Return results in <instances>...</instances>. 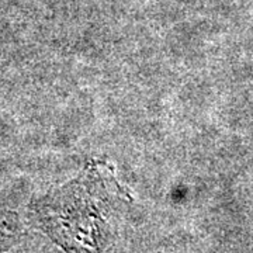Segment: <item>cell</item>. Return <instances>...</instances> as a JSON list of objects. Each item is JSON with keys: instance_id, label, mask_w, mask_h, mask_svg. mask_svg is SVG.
Returning a JSON list of instances; mask_svg holds the SVG:
<instances>
[{"instance_id": "obj_1", "label": "cell", "mask_w": 253, "mask_h": 253, "mask_svg": "<svg viewBox=\"0 0 253 253\" xmlns=\"http://www.w3.org/2000/svg\"><path fill=\"white\" fill-rule=\"evenodd\" d=\"M126 193L103 163L93 162L71 183L34 204L37 224L68 253H107Z\"/></svg>"}, {"instance_id": "obj_2", "label": "cell", "mask_w": 253, "mask_h": 253, "mask_svg": "<svg viewBox=\"0 0 253 253\" xmlns=\"http://www.w3.org/2000/svg\"><path fill=\"white\" fill-rule=\"evenodd\" d=\"M7 239H10L9 234H6L3 229H1V226H0V252L6 248V242H7Z\"/></svg>"}]
</instances>
